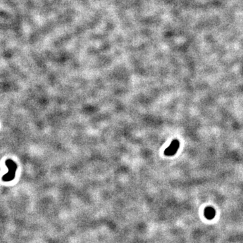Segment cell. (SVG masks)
<instances>
[{
  "label": "cell",
  "instance_id": "1",
  "mask_svg": "<svg viewBox=\"0 0 243 243\" xmlns=\"http://www.w3.org/2000/svg\"><path fill=\"white\" fill-rule=\"evenodd\" d=\"M5 163L8 168V172L4 175L2 177V180L4 182H10L15 178L16 172L18 169V166L12 159H10L6 160Z\"/></svg>",
  "mask_w": 243,
  "mask_h": 243
},
{
  "label": "cell",
  "instance_id": "2",
  "mask_svg": "<svg viewBox=\"0 0 243 243\" xmlns=\"http://www.w3.org/2000/svg\"><path fill=\"white\" fill-rule=\"evenodd\" d=\"M179 147H180V142L178 140H173L170 146L164 151V155L166 156H173L176 154Z\"/></svg>",
  "mask_w": 243,
  "mask_h": 243
},
{
  "label": "cell",
  "instance_id": "3",
  "mask_svg": "<svg viewBox=\"0 0 243 243\" xmlns=\"http://www.w3.org/2000/svg\"><path fill=\"white\" fill-rule=\"evenodd\" d=\"M204 215L207 220H212L216 216V210L211 207H207L205 209Z\"/></svg>",
  "mask_w": 243,
  "mask_h": 243
}]
</instances>
